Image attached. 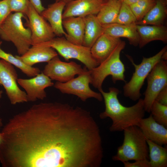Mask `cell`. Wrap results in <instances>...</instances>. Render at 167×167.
Returning a JSON list of instances; mask_svg holds the SVG:
<instances>
[{"label": "cell", "instance_id": "cell-1", "mask_svg": "<svg viewBox=\"0 0 167 167\" xmlns=\"http://www.w3.org/2000/svg\"><path fill=\"white\" fill-rule=\"evenodd\" d=\"M3 167H76L88 148L86 119L77 107L41 102L10 118L1 132Z\"/></svg>", "mask_w": 167, "mask_h": 167}, {"label": "cell", "instance_id": "cell-2", "mask_svg": "<svg viewBox=\"0 0 167 167\" xmlns=\"http://www.w3.org/2000/svg\"><path fill=\"white\" fill-rule=\"evenodd\" d=\"M108 92L102 88L99 90L104 101L105 111L101 113V119L110 118L112 124L109 128L112 132L123 131L126 128L133 126H138L139 121L144 118L145 111L143 100L139 98L134 105L126 107L120 102L118 95L119 90L114 87H110Z\"/></svg>", "mask_w": 167, "mask_h": 167}, {"label": "cell", "instance_id": "cell-3", "mask_svg": "<svg viewBox=\"0 0 167 167\" xmlns=\"http://www.w3.org/2000/svg\"><path fill=\"white\" fill-rule=\"evenodd\" d=\"M122 144L119 147L116 154L112 159L122 162L130 161L149 160V149L146 139L140 128L133 126L123 131Z\"/></svg>", "mask_w": 167, "mask_h": 167}, {"label": "cell", "instance_id": "cell-4", "mask_svg": "<svg viewBox=\"0 0 167 167\" xmlns=\"http://www.w3.org/2000/svg\"><path fill=\"white\" fill-rule=\"evenodd\" d=\"M25 15L19 12L11 13L0 26V38L12 42L19 55L25 53L32 46L31 32L24 26Z\"/></svg>", "mask_w": 167, "mask_h": 167}, {"label": "cell", "instance_id": "cell-5", "mask_svg": "<svg viewBox=\"0 0 167 167\" xmlns=\"http://www.w3.org/2000/svg\"><path fill=\"white\" fill-rule=\"evenodd\" d=\"M126 43L121 41L108 57L97 66L91 70V84L98 90L102 88L105 79L111 75L114 84L117 81L125 82V66L120 58V54Z\"/></svg>", "mask_w": 167, "mask_h": 167}, {"label": "cell", "instance_id": "cell-6", "mask_svg": "<svg viewBox=\"0 0 167 167\" xmlns=\"http://www.w3.org/2000/svg\"><path fill=\"white\" fill-rule=\"evenodd\" d=\"M167 50V46H166L152 57L148 58L143 57L141 62L139 64L135 63L131 56L126 55L134 66L135 71L130 80L123 86V95L125 96L134 101L140 98V90L145 79L154 66L161 60L163 54Z\"/></svg>", "mask_w": 167, "mask_h": 167}, {"label": "cell", "instance_id": "cell-7", "mask_svg": "<svg viewBox=\"0 0 167 167\" xmlns=\"http://www.w3.org/2000/svg\"><path fill=\"white\" fill-rule=\"evenodd\" d=\"M33 45L52 47L66 61L77 59L84 64L88 70H92L99 64L92 57L90 48L73 43L63 37H54L48 41Z\"/></svg>", "mask_w": 167, "mask_h": 167}, {"label": "cell", "instance_id": "cell-8", "mask_svg": "<svg viewBox=\"0 0 167 167\" xmlns=\"http://www.w3.org/2000/svg\"><path fill=\"white\" fill-rule=\"evenodd\" d=\"M78 75L65 82L57 81L53 86L62 93L75 95L83 101L91 98L102 101L103 98L101 93L94 91L89 87L92 82L91 71L87 70Z\"/></svg>", "mask_w": 167, "mask_h": 167}, {"label": "cell", "instance_id": "cell-9", "mask_svg": "<svg viewBox=\"0 0 167 167\" xmlns=\"http://www.w3.org/2000/svg\"><path fill=\"white\" fill-rule=\"evenodd\" d=\"M147 86L143 100L145 112H150L152 105L159 92L167 86V61L161 60L153 67L147 78Z\"/></svg>", "mask_w": 167, "mask_h": 167}, {"label": "cell", "instance_id": "cell-10", "mask_svg": "<svg viewBox=\"0 0 167 167\" xmlns=\"http://www.w3.org/2000/svg\"><path fill=\"white\" fill-rule=\"evenodd\" d=\"M18 74L14 66L2 59L0 60V81L11 103L15 105L28 101L25 91L18 85Z\"/></svg>", "mask_w": 167, "mask_h": 167}, {"label": "cell", "instance_id": "cell-11", "mask_svg": "<svg viewBox=\"0 0 167 167\" xmlns=\"http://www.w3.org/2000/svg\"><path fill=\"white\" fill-rule=\"evenodd\" d=\"M47 63L42 72L52 80L60 82H67L75 78V75L82 74L87 70L74 62H62L58 55Z\"/></svg>", "mask_w": 167, "mask_h": 167}, {"label": "cell", "instance_id": "cell-12", "mask_svg": "<svg viewBox=\"0 0 167 167\" xmlns=\"http://www.w3.org/2000/svg\"><path fill=\"white\" fill-rule=\"evenodd\" d=\"M28 21L27 26L31 32L32 46L48 41L55 35L50 24L30 2L25 14Z\"/></svg>", "mask_w": 167, "mask_h": 167}, {"label": "cell", "instance_id": "cell-13", "mask_svg": "<svg viewBox=\"0 0 167 167\" xmlns=\"http://www.w3.org/2000/svg\"><path fill=\"white\" fill-rule=\"evenodd\" d=\"M17 82L24 89L28 101L30 102L44 99L47 96L45 89L54 84L42 72L30 79L18 78Z\"/></svg>", "mask_w": 167, "mask_h": 167}, {"label": "cell", "instance_id": "cell-14", "mask_svg": "<svg viewBox=\"0 0 167 167\" xmlns=\"http://www.w3.org/2000/svg\"><path fill=\"white\" fill-rule=\"evenodd\" d=\"M104 2V0H73L66 4L62 19L70 17L96 15Z\"/></svg>", "mask_w": 167, "mask_h": 167}, {"label": "cell", "instance_id": "cell-15", "mask_svg": "<svg viewBox=\"0 0 167 167\" xmlns=\"http://www.w3.org/2000/svg\"><path fill=\"white\" fill-rule=\"evenodd\" d=\"M138 126L146 139L161 146L167 145V128L156 122L151 114L141 119Z\"/></svg>", "mask_w": 167, "mask_h": 167}, {"label": "cell", "instance_id": "cell-16", "mask_svg": "<svg viewBox=\"0 0 167 167\" xmlns=\"http://www.w3.org/2000/svg\"><path fill=\"white\" fill-rule=\"evenodd\" d=\"M66 4L63 1L55 2L48 5L40 14L48 21L55 36L58 37L67 36L62 25V14Z\"/></svg>", "mask_w": 167, "mask_h": 167}, {"label": "cell", "instance_id": "cell-17", "mask_svg": "<svg viewBox=\"0 0 167 167\" xmlns=\"http://www.w3.org/2000/svg\"><path fill=\"white\" fill-rule=\"evenodd\" d=\"M58 55L52 47L43 46H32L24 54L15 57L26 65L30 66L38 63L48 62Z\"/></svg>", "mask_w": 167, "mask_h": 167}, {"label": "cell", "instance_id": "cell-18", "mask_svg": "<svg viewBox=\"0 0 167 167\" xmlns=\"http://www.w3.org/2000/svg\"><path fill=\"white\" fill-rule=\"evenodd\" d=\"M102 25L104 33L115 37L126 38L131 45H138L139 37L136 23L126 25L113 23Z\"/></svg>", "mask_w": 167, "mask_h": 167}, {"label": "cell", "instance_id": "cell-19", "mask_svg": "<svg viewBox=\"0 0 167 167\" xmlns=\"http://www.w3.org/2000/svg\"><path fill=\"white\" fill-rule=\"evenodd\" d=\"M122 40L103 33L90 48L91 54L99 64L105 59Z\"/></svg>", "mask_w": 167, "mask_h": 167}, {"label": "cell", "instance_id": "cell-20", "mask_svg": "<svg viewBox=\"0 0 167 167\" xmlns=\"http://www.w3.org/2000/svg\"><path fill=\"white\" fill-rule=\"evenodd\" d=\"M136 27L139 37L138 45L140 48L154 41L160 40L165 43L167 42V28L163 25L150 26L137 24Z\"/></svg>", "mask_w": 167, "mask_h": 167}, {"label": "cell", "instance_id": "cell-21", "mask_svg": "<svg viewBox=\"0 0 167 167\" xmlns=\"http://www.w3.org/2000/svg\"><path fill=\"white\" fill-rule=\"evenodd\" d=\"M62 25L67 34L66 38L75 44L83 45L85 28L84 17H70L62 20Z\"/></svg>", "mask_w": 167, "mask_h": 167}, {"label": "cell", "instance_id": "cell-22", "mask_svg": "<svg viewBox=\"0 0 167 167\" xmlns=\"http://www.w3.org/2000/svg\"><path fill=\"white\" fill-rule=\"evenodd\" d=\"M84 19L85 28L83 45L91 48L104 33L103 25L95 15H88L84 17Z\"/></svg>", "mask_w": 167, "mask_h": 167}, {"label": "cell", "instance_id": "cell-23", "mask_svg": "<svg viewBox=\"0 0 167 167\" xmlns=\"http://www.w3.org/2000/svg\"><path fill=\"white\" fill-rule=\"evenodd\" d=\"M165 0H156L154 6L137 24L154 25H163L167 14Z\"/></svg>", "mask_w": 167, "mask_h": 167}, {"label": "cell", "instance_id": "cell-24", "mask_svg": "<svg viewBox=\"0 0 167 167\" xmlns=\"http://www.w3.org/2000/svg\"><path fill=\"white\" fill-rule=\"evenodd\" d=\"M122 2L121 0L105 1L96 16L102 25L115 23Z\"/></svg>", "mask_w": 167, "mask_h": 167}, {"label": "cell", "instance_id": "cell-25", "mask_svg": "<svg viewBox=\"0 0 167 167\" xmlns=\"http://www.w3.org/2000/svg\"><path fill=\"white\" fill-rule=\"evenodd\" d=\"M151 167H167V148L146 139Z\"/></svg>", "mask_w": 167, "mask_h": 167}, {"label": "cell", "instance_id": "cell-26", "mask_svg": "<svg viewBox=\"0 0 167 167\" xmlns=\"http://www.w3.org/2000/svg\"><path fill=\"white\" fill-rule=\"evenodd\" d=\"M2 42L0 41V58L17 67L29 77H33L40 73L37 67L28 66L11 54L5 52L1 48Z\"/></svg>", "mask_w": 167, "mask_h": 167}, {"label": "cell", "instance_id": "cell-27", "mask_svg": "<svg viewBox=\"0 0 167 167\" xmlns=\"http://www.w3.org/2000/svg\"><path fill=\"white\" fill-rule=\"evenodd\" d=\"M156 0H139L130 6L137 22L141 20L154 6Z\"/></svg>", "mask_w": 167, "mask_h": 167}, {"label": "cell", "instance_id": "cell-28", "mask_svg": "<svg viewBox=\"0 0 167 167\" xmlns=\"http://www.w3.org/2000/svg\"><path fill=\"white\" fill-rule=\"evenodd\" d=\"M150 113L156 122L167 128V106L155 100L152 105Z\"/></svg>", "mask_w": 167, "mask_h": 167}, {"label": "cell", "instance_id": "cell-29", "mask_svg": "<svg viewBox=\"0 0 167 167\" xmlns=\"http://www.w3.org/2000/svg\"><path fill=\"white\" fill-rule=\"evenodd\" d=\"M136 19L130 6L122 2L115 23L130 24L136 23Z\"/></svg>", "mask_w": 167, "mask_h": 167}, {"label": "cell", "instance_id": "cell-30", "mask_svg": "<svg viewBox=\"0 0 167 167\" xmlns=\"http://www.w3.org/2000/svg\"><path fill=\"white\" fill-rule=\"evenodd\" d=\"M11 12L21 13L25 15L29 6V0H7Z\"/></svg>", "mask_w": 167, "mask_h": 167}, {"label": "cell", "instance_id": "cell-31", "mask_svg": "<svg viewBox=\"0 0 167 167\" xmlns=\"http://www.w3.org/2000/svg\"><path fill=\"white\" fill-rule=\"evenodd\" d=\"M11 12L8 1L0 0V26Z\"/></svg>", "mask_w": 167, "mask_h": 167}, {"label": "cell", "instance_id": "cell-32", "mask_svg": "<svg viewBox=\"0 0 167 167\" xmlns=\"http://www.w3.org/2000/svg\"><path fill=\"white\" fill-rule=\"evenodd\" d=\"M124 167H151L149 160L145 159L138 160L133 162H123Z\"/></svg>", "mask_w": 167, "mask_h": 167}, {"label": "cell", "instance_id": "cell-33", "mask_svg": "<svg viewBox=\"0 0 167 167\" xmlns=\"http://www.w3.org/2000/svg\"><path fill=\"white\" fill-rule=\"evenodd\" d=\"M155 100L162 105L167 106V86L159 92Z\"/></svg>", "mask_w": 167, "mask_h": 167}, {"label": "cell", "instance_id": "cell-34", "mask_svg": "<svg viewBox=\"0 0 167 167\" xmlns=\"http://www.w3.org/2000/svg\"><path fill=\"white\" fill-rule=\"evenodd\" d=\"M30 2L37 11L40 14L45 9L41 0H29Z\"/></svg>", "mask_w": 167, "mask_h": 167}, {"label": "cell", "instance_id": "cell-35", "mask_svg": "<svg viewBox=\"0 0 167 167\" xmlns=\"http://www.w3.org/2000/svg\"><path fill=\"white\" fill-rule=\"evenodd\" d=\"M122 2H123L126 4L130 6L137 2L139 0H121Z\"/></svg>", "mask_w": 167, "mask_h": 167}, {"label": "cell", "instance_id": "cell-36", "mask_svg": "<svg viewBox=\"0 0 167 167\" xmlns=\"http://www.w3.org/2000/svg\"><path fill=\"white\" fill-rule=\"evenodd\" d=\"M161 59L167 61V51H165L163 54L162 57Z\"/></svg>", "mask_w": 167, "mask_h": 167}, {"label": "cell", "instance_id": "cell-37", "mask_svg": "<svg viewBox=\"0 0 167 167\" xmlns=\"http://www.w3.org/2000/svg\"><path fill=\"white\" fill-rule=\"evenodd\" d=\"M2 125V120L1 118H0V127ZM2 140V138L1 132H0V145L1 143Z\"/></svg>", "mask_w": 167, "mask_h": 167}, {"label": "cell", "instance_id": "cell-38", "mask_svg": "<svg viewBox=\"0 0 167 167\" xmlns=\"http://www.w3.org/2000/svg\"><path fill=\"white\" fill-rule=\"evenodd\" d=\"M73 0H55V2H58V1H63L65 2L66 4L71 2V1Z\"/></svg>", "mask_w": 167, "mask_h": 167}, {"label": "cell", "instance_id": "cell-39", "mask_svg": "<svg viewBox=\"0 0 167 167\" xmlns=\"http://www.w3.org/2000/svg\"><path fill=\"white\" fill-rule=\"evenodd\" d=\"M3 94V91L2 90H0V99H1L2 96Z\"/></svg>", "mask_w": 167, "mask_h": 167}, {"label": "cell", "instance_id": "cell-40", "mask_svg": "<svg viewBox=\"0 0 167 167\" xmlns=\"http://www.w3.org/2000/svg\"><path fill=\"white\" fill-rule=\"evenodd\" d=\"M0 85H1V83L0 81Z\"/></svg>", "mask_w": 167, "mask_h": 167}, {"label": "cell", "instance_id": "cell-41", "mask_svg": "<svg viewBox=\"0 0 167 167\" xmlns=\"http://www.w3.org/2000/svg\"><path fill=\"white\" fill-rule=\"evenodd\" d=\"M105 1H107V0H104Z\"/></svg>", "mask_w": 167, "mask_h": 167}, {"label": "cell", "instance_id": "cell-42", "mask_svg": "<svg viewBox=\"0 0 167 167\" xmlns=\"http://www.w3.org/2000/svg\"><path fill=\"white\" fill-rule=\"evenodd\" d=\"M166 1H167V0H165Z\"/></svg>", "mask_w": 167, "mask_h": 167}]
</instances>
